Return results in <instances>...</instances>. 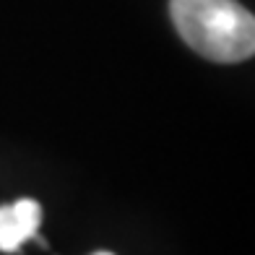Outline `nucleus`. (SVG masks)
<instances>
[{"instance_id":"1","label":"nucleus","mask_w":255,"mask_h":255,"mask_svg":"<svg viewBox=\"0 0 255 255\" xmlns=\"http://www.w3.org/2000/svg\"><path fill=\"white\" fill-rule=\"evenodd\" d=\"M177 34L214 63H242L255 50V18L237 0H169Z\"/></svg>"},{"instance_id":"2","label":"nucleus","mask_w":255,"mask_h":255,"mask_svg":"<svg viewBox=\"0 0 255 255\" xmlns=\"http://www.w3.org/2000/svg\"><path fill=\"white\" fill-rule=\"evenodd\" d=\"M42 222V206L31 198L0 206V253H16L31 240Z\"/></svg>"},{"instance_id":"3","label":"nucleus","mask_w":255,"mask_h":255,"mask_svg":"<svg viewBox=\"0 0 255 255\" xmlns=\"http://www.w3.org/2000/svg\"><path fill=\"white\" fill-rule=\"evenodd\" d=\"M94 255H112V253H94Z\"/></svg>"}]
</instances>
